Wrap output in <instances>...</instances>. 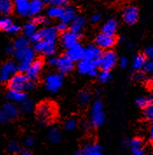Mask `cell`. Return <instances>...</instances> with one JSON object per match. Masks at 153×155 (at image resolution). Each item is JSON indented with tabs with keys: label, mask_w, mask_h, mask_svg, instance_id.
Here are the masks:
<instances>
[{
	"label": "cell",
	"mask_w": 153,
	"mask_h": 155,
	"mask_svg": "<svg viewBox=\"0 0 153 155\" xmlns=\"http://www.w3.org/2000/svg\"><path fill=\"white\" fill-rule=\"evenodd\" d=\"M46 1H47V0H46Z\"/></svg>",
	"instance_id": "cell-60"
},
{
	"label": "cell",
	"mask_w": 153,
	"mask_h": 155,
	"mask_svg": "<svg viewBox=\"0 0 153 155\" xmlns=\"http://www.w3.org/2000/svg\"><path fill=\"white\" fill-rule=\"evenodd\" d=\"M63 8L61 7H57V6H50L47 10V15L49 18H60V17L62 13Z\"/></svg>",
	"instance_id": "cell-34"
},
{
	"label": "cell",
	"mask_w": 153,
	"mask_h": 155,
	"mask_svg": "<svg viewBox=\"0 0 153 155\" xmlns=\"http://www.w3.org/2000/svg\"><path fill=\"white\" fill-rule=\"evenodd\" d=\"M32 22L36 25H46L48 24L49 20L47 17L41 16V15H35L33 17L32 20Z\"/></svg>",
	"instance_id": "cell-39"
},
{
	"label": "cell",
	"mask_w": 153,
	"mask_h": 155,
	"mask_svg": "<svg viewBox=\"0 0 153 155\" xmlns=\"http://www.w3.org/2000/svg\"><path fill=\"white\" fill-rule=\"evenodd\" d=\"M145 61H146V58L144 54H137L135 57L133 58L132 67L136 70L143 69V67L145 65Z\"/></svg>",
	"instance_id": "cell-30"
},
{
	"label": "cell",
	"mask_w": 153,
	"mask_h": 155,
	"mask_svg": "<svg viewBox=\"0 0 153 155\" xmlns=\"http://www.w3.org/2000/svg\"><path fill=\"white\" fill-rule=\"evenodd\" d=\"M143 69L145 70V73L151 74L153 72V62L151 60H148L146 61L145 65L143 67Z\"/></svg>",
	"instance_id": "cell-44"
},
{
	"label": "cell",
	"mask_w": 153,
	"mask_h": 155,
	"mask_svg": "<svg viewBox=\"0 0 153 155\" xmlns=\"http://www.w3.org/2000/svg\"><path fill=\"white\" fill-rule=\"evenodd\" d=\"M123 145L130 148V151L133 155H145L144 143L143 140L139 138L126 140L123 142Z\"/></svg>",
	"instance_id": "cell-13"
},
{
	"label": "cell",
	"mask_w": 153,
	"mask_h": 155,
	"mask_svg": "<svg viewBox=\"0 0 153 155\" xmlns=\"http://www.w3.org/2000/svg\"><path fill=\"white\" fill-rule=\"evenodd\" d=\"M73 62L74 61H73L72 60L68 57L67 54L58 57V62H57L56 67L60 74H67L68 73H70L73 69V67H74Z\"/></svg>",
	"instance_id": "cell-12"
},
{
	"label": "cell",
	"mask_w": 153,
	"mask_h": 155,
	"mask_svg": "<svg viewBox=\"0 0 153 155\" xmlns=\"http://www.w3.org/2000/svg\"><path fill=\"white\" fill-rule=\"evenodd\" d=\"M7 152L11 154H17L20 152V147L16 141H11L7 145Z\"/></svg>",
	"instance_id": "cell-38"
},
{
	"label": "cell",
	"mask_w": 153,
	"mask_h": 155,
	"mask_svg": "<svg viewBox=\"0 0 153 155\" xmlns=\"http://www.w3.org/2000/svg\"><path fill=\"white\" fill-rule=\"evenodd\" d=\"M14 51H15V48L11 44H9V45H7V47L5 48V52L8 54H13Z\"/></svg>",
	"instance_id": "cell-52"
},
{
	"label": "cell",
	"mask_w": 153,
	"mask_h": 155,
	"mask_svg": "<svg viewBox=\"0 0 153 155\" xmlns=\"http://www.w3.org/2000/svg\"><path fill=\"white\" fill-rule=\"evenodd\" d=\"M117 28V22L116 19L111 18L109 19L102 27V33L109 34V35H114Z\"/></svg>",
	"instance_id": "cell-26"
},
{
	"label": "cell",
	"mask_w": 153,
	"mask_h": 155,
	"mask_svg": "<svg viewBox=\"0 0 153 155\" xmlns=\"http://www.w3.org/2000/svg\"><path fill=\"white\" fill-rule=\"evenodd\" d=\"M12 46L14 47L15 50L27 48L29 47V39L26 36H18L14 40Z\"/></svg>",
	"instance_id": "cell-28"
},
{
	"label": "cell",
	"mask_w": 153,
	"mask_h": 155,
	"mask_svg": "<svg viewBox=\"0 0 153 155\" xmlns=\"http://www.w3.org/2000/svg\"><path fill=\"white\" fill-rule=\"evenodd\" d=\"M80 38L79 33H74L72 30H67L60 35V43L64 48L67 49L73 47L76 43H78V40Z\"/></svg>",
	"instance_id": "cell-9"
},
{
	"label": "cell",
	"mask_w": 153,
	"mask_h": 155,
	"mask_svg": "<svg viewBox=\"0 0 153 155\" xmlns=\"http://www.w3.org/2000/svg\"><path fill=\"white\" fill-rule=\"evenodd\" d=\"M13 9H15L18 14L21 16L28 15L29 12V0H13Z\"/></svg>",
	"instance_id": "cell-19"
},
{
	"label": "cell",
	"mask_w": 153,
	"mask_h": 155,
	"mask_svg": "<svg viewBox=\"0 0 153 155\" xmlns=\"http://www.w3.org/2000/svg\"><path fill=\"white\" fill-rule=\"evenodd\" d=\"M144 117L146 120L151 121L153 119V106L152 104L145 107L144 109Z\"/></svg>",
	"instance_id": "cell-42"
},
{
	"label": "cell",
	"mask_w": 153,
	"mask_h": 155,
	"mask_svg": "<svg viewBox=\"0 0 153 155\" xmlns=\"http://www.w3.org/2000/svg\"><path fill=\"white\" fill-rule=\"evenodd\" d=\"M20 110L23 112V113H29L31 112L33 109V103L32 101L26 99L25 101H24L23 103L20 104Z\"/></svg>",
	"instance_id": "cell-36"
},
{
	"label": "cell",
	"mask_w": 153,
	"mask_h": 155,
	"mask_svg": "<svg viewBox=\"0 0 153 155\" xmlns=\"http://www.w3.org/2000/svg\"><path fill=\"white\" fill-rule=\"evenodd\" d=\"M56 115V107L50 102H43L36 107V116L39 121L44 124H50Z\"/></svg>",
	"instance_id": "cell-2"
},
{
	"label": "cell",
	"mask_w": 153,
	"mask_h": 155,
	"mask_svg": "<svg viewBox=\"0 0 153 155\" xmlns=\"http://www.w3.org/2000/svg\"><path fill=\"white\" fill-rule=\"evenodd\" d=\"M96 68H97L96 66L95 65L93 61H89V60L82 58L78 61L77 69H78L79 73L81 74H89L90 71H92L93 69H96Z\"/></svg>",
	"instance_id": "cell-18"
},
{
	"label": "cell",
	"mask_w": 153,
	"mask_h": 155,
	"mask_svg": "<svg viewBox=\"0 0 153 155\" xmlns=\"http://www.w3.org/2000/svg\"><path fill=\"white\" fill-rule=\"evenodd\" d=\"M98 74L99 73H98V71H97V68H96V69H93L92 71H90L88 75L91 76V77H96V76L98 75Z\"/></svg>",
	"instance_id": "cell-55"
},
{
	"label": "cell",
	"mask_w": 153,
	"mask_h": 155,
	"mask_svg": "<svg viewBox=\"0 0 153 155\" xmlns=\"http://www.w3.org/2000/svg\"><path fill=\"white\" fill-rule=\"evenodd\" d=\"M2 110L7 115L10 119H15L18 117L19 115V110L16 106V104L12 102L6 103L5 104H4Z\"/></svg>",
	"instance_id": "cell-22"
},
{
	"label": "cell",
	"mask_w": 153,
	"mask_h": 155,
	"mask_svg": "<svg viewBox=\"0 0 153 155\" xmlns=\"http://www.w3.org/2000/svg\"><path fill=\"white\" fill-rule=\"evenodd\" d=\"M10 120H11V119L9 118L8 116L1 110H0V123L5 124H7Z\"/></svg>",
	"instance_id": "cell-48"
},
{
	"label": "cell",
	"mask_w": 153,
	"mask_h": 155,
	"mask_svg": "<svg viewBox=\"0 0 153 155\" xmlns=\"http://www.w3.org/2000/svg\"><path fill=\"white\" fill-rule=\"evenodd\" d=\"M91 97H92V96L89 90H81L78 94V102L81 105H87L91 101Z\"/></svg>",
	"instance_id": "cell-31"
},
{
	"label": "cell",
	"mask_w": 153,
	"mask_h": 155,
	"mask_svg": "<svg viewBox=\"0 0 153 155\" xmlns=\"http://www.w3.org/2000/svg\"><path fill=\"white\" fill-rule=\"evenodd\" d=\"M81 125H82V127L83 128H88V126H89V124H88V122H86V121H82L81 122Z\"/></svg>",
	"instance_id": "cell-57"
},
{
	"label": "cell",
	"mask_w": 153,
	"mask_h": 155,
	"mask_svg": "<svg viewBox=\"0 0 153 155\" xmlns=\"http://www.w3.org/2000/svg\"><path fill=\"white\" fill-rule=\"evenodd\" d=\"M44 7V0H31L29 5L28 15L35 16L38 15Z\"/></svg>",
	"instance_id": "cell-24"
},
{
	"label": "cell",
	"mask_w": 153,
	"mask_h": 155,
	"mask_svg": "<svg viewBox=\"0 0 153 155\" xmlns=\"http://www.w3.org/2000/svg\"><path fill=\"white\" fill-rule=\"evenodd\" d=\"M20 155H32V153L29 151H24L20 153Z\"/></svg>",
	"instance_id": "cell-58"
},
{
	"label": "cell",
	"mask_w": 153,
	"mask_h": 155,
	"mask_svg": "<svg viewBox=\"0 0 153 155\" xmlns=\"http://www.w3.org/2000/svg\"><path fill=\"white\" fill-rule=\"evenodd\" d=\"M84 48H82L81 44L76 43L73 47L67 49V55L73 61H79L83 58Z\"/></svg>",
	"instance_id": "cell-17"
},
{
	"label": "cell",
	"mask_w": 153,
	"mask_h": 155,
	"mask_svg": "<svg viewBox=\"0 0 153 155\" xmlns=\"http://www.w3.org/2000/svg\"><path fill=\"white\" fill-rule=\"evenodd\" d=\"M8 88L11 90L29 91L34 89L35 83L30 81L24 74L16 73L7 81Z\"/></svg>",
	"instance_id": "cell-1"
},
{
	"label": "cell",
	"mask_w": 153,
	"mask_h": 155,
	"mask_svg": "<svg viewBox=\"0 0 153 155\" xmlns=\"http://www.w3.org/2000/svg\"><path fill=\"white\" fill-rule=\"evenodd\" d=\"M75 10L70 7V6H67V7H64L63 11H62V13L60 17V19L61 22H63L65 24H69L71 21L73 20V18L75 17Z\"/></svg>",
	"instance_id": "cell-25"
},
{
	"label": "cell",
	"mask_w": 153,
	"mask_h": 155,
	"mask_svg": "<svg viewBox=\"0 0 153 155\" xmlns=\"http://www.w3.org/2000/svg\"><path fill=\"white\" fill-rule=\"evenodd\" d=\"M43 66H44V61H43L42 59H41V58H38L36 60L34 59L31 62L27 71L25 72L26 77L30 81H32L34 82H36L39 79L40 75H41Z\"/></svg>",
	"instance_id": "cell-7"
},
{
	"label": "cell",
	"mask_w": 153,
	"mask_h": 155,
	"mask_svg": "<svg viewBox=\"0 0 153 155\" xmlns=\"http://www.w3.org/2000/svg\"><path fill=\"white\" fill-rule=\"evenodd\" d=\"M47 1L52 6H57V7H61V8L66 7L68 3V0H47Z\"/></svg>",
	"instance_id": "cell-40"
},
{
	"label": "cell",
	"mask_w": 153,
	"mask_h": 155,
	"mask_svg": "<svg viewBox=\"0 0 153 155\" xmlns=\"http://www.w3.org/2000/svg\"><path fill=\"white\" fill-rule=\"evenodd\" d=\"M150 139L151 140L153 139V126H151V129H150Z\"/></svg>",
	"instance_id": "cell-56"
},
{
	"label": "cell",
	"mask_w": 153,
	"mask_h": 155,
	"mask_svg": "<svg viewBox=\"0 0 153 155\" xmlns=\"http://www.w3.org/2000/svg\"><path fill=\"white\" fill-rule=\"evenodd\" d=\"M57 62H58V57L56 56H49V59L47 60V64L52 67H56Z\"/></svg>",
	"instance_id": "cell-50"
},
{
	"label": "cell",
	"mask_w": 153,
	"mask_h": 155,
	"mask_svg": "<svg viewBox=\"0 0 153 155\" xmlns=\"http://www.w3.org/2000/svg\"><path fill=\"white\" fill-rule=\"evenodd\" d=\"M146 59H149V60H152L153 58V48L152 46H149L145 49V54Z\"/></svg>",
	"instance_id": "cell-46"
},
{
	"label": "cell",
	"mask_w": 153,
	"mask_h": 155,
	"mask_svg": "<svg viewBox=\"0 0 153 155\" xmlns=\"http://www.w3.org/2000/svg\"><path fill=\"white\" fill-rule=\"evenodd\" d=\"M86 19L85 18L81 15H75V17L73 18V20L70 22V30L76 33H80L85 25Z\"/></svg>",
	"instance_id": "cell-23"
},
{
	"label": "cell",
	"mask_w": 153,
	"mask_h": 155,
	"mask_svg": "<svg viewBox=\"0 0 153 155\" xmlns=\"http://www.w3.org/2000/svg\"><path fill=\"white\" fill-rule=\"evenodd\" d=\"M19 32H20V26L16 24H13V23L7 30V33H11V34H16V33H19Z\"/></svg>",
	"instance_id": "cell-45"
},
{
	"label": "cell",
	"mask_w": 153,
	"mask_h": 155,
	"mask_svg": "<svg viewBox=\"0 0 153 155\" xmlns=\"http://www.w3.org/2000/svg\"><path fill=\"white\" fill-rule=\"evenodd\" d=\"M100 61V66L103 70H108L109 71L116 66L117 62V56L116 54L110 49H107L105 52L102 53L101 57L99 58Z\"/></svg>",
	"instance_id": "cell-5"
},
{
	"label": "cell",
	"mask_w": 153,
	"mask_h": 155,
	"mask_svg": "<svg viewBox=\"0 0 153 155\" xmlns=\"http://www.w3.org/2000/svg\"><path fill=\"white\" fill-rule=\"evenodd\" d=\"M12 25V21L8 17H3L0 18V30L7 32L9 27Z\"/></svg>",
	"instance_id": "cell-37"
},
{
	"label": "cell",
	"mask_w": 153,
	"mask_h": 155,
	"mask_svg": "<svg viewBox=\"0 0 153 155\" xmlns=\"http://www.w3.org/2000/svg\"><path fill=\"white\" fill-rule=\"evenodd\" d=\"M97 77H98V81L100 82L107 83V82H109L110 79H111V74L108 70H103L101 73L98 74Z\"/></svg>",
	"instance_id": "cell-35"
},
{
	"label": "cell",
	"mask_w": 153,
	"mask_h": 155,
	"mask_svg": "<svg viewBox=\"0 0 153 155\" xmlns=\"http://www.w3.org/2000/svg\"><path fill=\"white\" fill-rule=\"evenodd\" d=\"M136 104L139 108L145 109V107L152 104V97L147 96V97H139L136 99Z\"/></svg>",
	"instance_id": "cell-32"
},
{
	"label": "cell",
	"mask_w": 153,
	"mask_h": 155,
	"mask_svg": "<svg viewBox=\"0 0 153 155\" xmlns=\"http://www.w3.org/2000/svg\"><path fill=\"white\" fill-rule=\"evenodd\" d=\"M30 64L31 63L27 61H18V63L17 64V71H18V73L25 74Z\"/></svg>",
	"instance_id": "cell-41"
},
{
	"label": "cell",
	"mask_w": 153,
	"mask_h": 155,
	"mask_svg": "<svg viewBox=\"0 0 153 155\" xmlns=\"http://www.w3.org/2000/svg\"><path fill=\"white\" fill-rule=\"evenodd\" d=\"M96 45L101 49H110L116 43V38L114 35H109L106 33L98 34L95 40Z\"/></svg>",
	"instance_id": "cell-10"
},
{
	"label": "cell",
	"mask_w": 153,
	"mask_h": 155,
	"mask_svg": "<svg viewBox=\"0 0 153 155\" xmlns=\"http://www.w3.org/2000/svg\"><path fill=\"white\" fill-rule=\"evenodd\" d=\"M58 31L55 27L52 26H45L41 28L40 31H37L41 41H56L58 37Z\"/></svg>",
	"instance_id": "cell-15"
},
{
	"label": "cell",
	"mask_w": 153,
	"mask_h": 155,
	"mask_svg": "<svg viewBox=\"0 0 153 155\" xmlns=\"http://www.w3.org/2000/svg\"><path fill=\"white\" fill-rule=\"evenodd\" d=\"M37 32V25L34 24L32 21L31 22H28L26 24L24 25V27H23V33H24V36L26 37H30L32 36V34Z\"/></svg>",
	"instance_id": "cell-33"
},
{
	"label": "cell",
	"mask_w": 153,
	"mask_h": 155,
	"mask_svg": "<svg viewBox=\"0 0 153 155\" xmlns=\"http://www.w3.org/2000/svg\"><path fill=\"white\" fill-rule=\"evenodd\" d=\"M76 125H77V121L74 118H70V119L67 120L64 124L65 129L67 130V131H72V130H73L76 127Z\"/></svg>",
	"instance_id": "cell-43"
},
{
	"label": "cell",
	"mask_w": 153,
	"mask_h": 155,
	"mask_svg": "<svg viewBox=\"0 0 153 155\" xmlns=\"http://www.w3.org/2000/svg\"><path fill=\"white\" fill-rule=\"evenodd\" d=\"M34 139L32 137H27L25 140H24V146L27 147V148H30V147H32L34 146Z\"/></svg>",
	"instance_id": "cell-49"
},
{
	"label": "cell",
	"mask_w": 153,
	"mask_h": 155,
	"mask_svg": "<svg viewBox=\"0 0 153 155\" xmlns=\"http://www.w3.org/2000/svg\"><path fill=\"white\" fill-rule=\"evenodd\" d=\"M33 50L45 56H53L56 53V41H40L34 43Z\"/></svg>",
	"instance_id": "cell-4"
},
{
	"label": "cell",
	"mask_w": 153,
	"mask_h": 155,
	"mask_svg": "<svg viewBox=\"0 0 153 155\" xmlns=\"http://www.w3.org/2000/svg\"><path fill=\"white\" fill-rule=\"evenodd\" d=\"M105 120V114L103 112V104L101 101L96 100L92 104L90 110L89 122L92 126L99 127L101 126Z\"/></svg>",
	"instance_id": "cell-3"
},
{
	"label": "cell",
	"mask_w": 153,
	"mask_h": 155,
	"mask_svg": "<svg viewBox=\"0 0 153 155\" xmlns=\"http://www.w3.org/2000/svg\"><path fill=\"white\" fill-rule=\"evenodd\" d=\"M56 30L58 32L63 33V32L67 30V24H65L63 22H60V24H58V25H57Z\"/></svg>",
	"instance_id": "cell-51"
},
{
	"label": "cell",
	"mask_w": 153,
	"mask_h": 155,
	"mask_svg": "<svg viewBox=\"0 0 153 155\" xmlns=\"http://www.w3.org/2000/svg\"><path fill=\"white\" fill-rule=\"evenodd\" d=\"M63 84V76L60 73H52L47 75L45 79L46 89L51 93H55L60 90Z\"/></svg>",
	"instance_id": "cell-6"
},
{
	"label": "cell",
	"mask_w": 153,
	"mask_h": 155,
	"mask_svg": "<svg viewBox=\"0 0 153 155\" xmlns=\"http://www.w3.org/2000/svg\"><path fill=\"white\" fill-rule=\"evenodd\" d=\"M13 55L18 61H27L31 63L35 59V51L33 48L27 47L24 48L15 50Z\"/></svg>",
	"instance_id": "cell-11"
},
{
	"label": "cell",
	"mask_w": 153,
	"mask_h": 155,
	"mask_svg": "<svg viewBox=\"0 0 153 155\" xmlns=\"http://www.w3.org/2000/svg\"><path fill=\"white\" fill-rule=\"evenodd\" d=\"M90 20H91L92 23H97V22H99L101 20V15L98 14V13H96V14H94L93 16L91 17Z\"/></svg>",
	"instance_id": "cell-53"
},
{
	"label": "cell",
	"mask_w": 153,
	"mask_h": 155,
	"mask_svg": "<svg viewBox=\"0 0 153 155\" xmlns=\"http://www.w3.org/2000/svg\"><path fill=\"white\" fill-rule=\"evenodd\" d=\"M82 155H103V150L97 143H88L81 150Z\"/></svg>",
	"instance_id": "cell-20"
},
{
	"label": "cell",
	"mask_w": 153,
	"mask_h": 155,
	"mask_svg": "<svg viewBox=\"0 0 153 155\" xmlns=\"http://www.w3.org/2000/svg\"><path fill=\"white\" fill-rule=\"evenodd\" d=\"M102 53V49L99 48L96 44H89L84 48L83 58L89 61H95L101 57Z\"/></svg>",
	"instance_id": "cell-16"
},
{
	"label": "cell",
	"mask_w": 153,
	"mask_h": 155,
	"mask_svg": "<svg viewBox=\"0 0 153 155\" xmlns=\"http://www.w3.org/2000/svg\"><path fill=\"white\" fill-rule=\"evenodd\" d=\"M122 18L127 25H134L138 19V9L134 5H128L123 9Z\"/></svg>",
	"instance_id": "cell-14"
},
{
	"label": "cell",
	"mask_w": 153,
	"mask_h": 155,
	"mask_svg": "<svg viewBox=\"0 0 153 155\" xmlns=\"http://www.w3.org/2000/svg\"><path fill=\"white\" fill-rule=\"evenodd\" d=\"M132 78L136 81H145L146 79V75L145 73H141V72H137L133 74Z\"/></svg>",
	"instance_id": "cell-47"
},
{
	"label": "cell",
	"mask_w": 153,
	"mask_h": 155,
	"mask_svg": "<svg viewBox=\"0 0 153 155\" xmlns=\"http://www.w3.org/2000/svg\"><path fill=\"white\" fill-rule=\"evenodd\" d=\"M6 98L12 103L21 104L27 99V96L24 91H18V90H9L6 94Z\"/></svg>",
	"instance_id": "cell-21"
},
{
	"label": "cell",
	"mask_w": 153,
	"mask_h": 155,
	"mask_svg": "<svg viewBox=\"0 0 153 155\" xmlns=\"http://www.w3.org/2000/svg\"><path fill=\"white\" fill-rule=\"evenodd\" d=\"M17 71V64L14 61H8L1 66L0 68V81L1 82H7L9 79L15 74Z\"/></svg>",
	"instance_id": "cell-8"
},
{
	"label": "cell",
	"mask_w": 153,
	"mask_h": 155,
	"mask_svg": "<svg viewBox=\"0 0 153 155\" xmlns=\"http://www.w3.org/2000/svg\"><path fill=\"white\" fill-rule=\"evenodd\" d=\"M74 155H82V154H81V150H80V151H77V152H76V153H74Z\"/></svg>",
	"instance_id": "cell-59"
},
{
	"label": "cell",
	"mask_w": 153,
	"mask_h": 155,
	"mask_svg": "<svg viewBox=\"0 0 153 155\" xmlns=\"http://www.w3.org/2000/svg\"><path fill=\"white\" fill-rule=\"evenodd\" d=\"M127 64H128V60L125 57H122L120 59V66L122 68H125Z\"/></svg>",
	"instance_id": "cell-54"
},
{
	"label": "cell",
	"mask_w": 153,
	"mask_h": 155,
	"mask_svg": "<svg viewBox=\"0 0 153 155\" xmlns=\"http://www.w3.org/2000/svg\"><path fill=\"white\" fill-rule=\"evenodd\" d=\"M48 139L54 144L59 143L61 139V133H60V130L56 127L50 128L48 132Z\"/></svg>",
	"instance_id": "cell-29"
},
{
	"label": "cell",
	"mask_w": 153,
	"mask_h": 155,
	"mask_svg": "<svg viewBox=\"0 0 153 155\" xmlns=\"http://www.w3.org/2000/svg\"><path fill=\"white\" fill-rule=\"evenodd\" d=\"M13 11V3L11 0H0V13L9 15Z\"/></svg>",
	"instance_id": "cell-27"
}]
</instances>
